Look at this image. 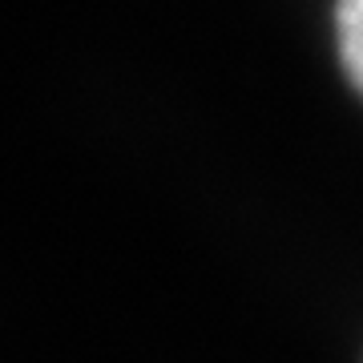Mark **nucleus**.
<instances>
[{"label":"nucleus","mask_w":363,"mask_h":363,"mask_svg":"<svg viewBox=\"0 0 363 363\" xmlns=\"http://www.w3.org/2000/svg\"><path fill=\"white\" fill-rule=\"evenodd\" d=\"M335 45L351 85L363 93V0H335Z\"/></svg>","instance_id":"obj_1"}]
</instances>
